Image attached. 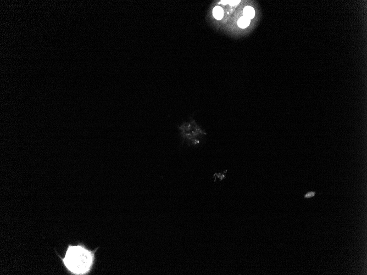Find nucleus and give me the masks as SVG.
Returning <instances> with one entry per match:
<instances>
[{"mask_svg":"<svg viewBox=\"0 0 367 275\" xmlns=\"http://www.w3.org/2000/svg\"><path fill=\"white\" fill-rule=\"evenodd\" d=\"M63 262L70 271L83 275L90 270L93 264V253L82 246H71L68 248Z\"/></svg>","mask_w":367,"mask_h":275,"instance_id":"1","label":"nucleus"},{"mask_svg":"<svg viewBox=\"0 0 367 275\" xmlns=\"http://www.w3.org/2000/svg\"><path fill=\"white\" fill-rule=\"evenodd\" d=\"M180 135L184 142L192 145H196L201 142V138L206 133L193 123L185 124L180 128Z\"/></svg>","mask_w":367,"mask_h":275,"instance_id":"2","label":"nucleus"},{"mask_svg":"<svg viewBox=\"0 0 367 275\" xmlns=\"http://www.w3.org/2000/svg\"><path fill=\"white\" fill-rule=\"evenodd\" d=\"M244 16L249 19V20L254 18L255 16V11L253 7L251 6H246L243 11Z\"/></svg>","mask_w":367,"mask_h":275,"instance_id":"3","label":"nucleus"},{"mask_svg":"<svg viewBox=\"0 0 367 275\" xmlns=\"http://www.w3.org/2000/svg\"><path fill=\"white\" fill-rule=\"evenodd\" d=\"M213 16L218 20H220L224 16V11L222 8L220 6L214 7L213 11Z\"/></svg>","mask_w":367,"mask_h":275,"instance_id":"4","label":"nucleus"},{"mask_svg":"<svg viewBox=\"0 0 367 275\" xmlns=\"http://www.w3.org/2000/svg\"><path fill=\"white\" fill-rule=\"evenodd\" d=\"M250 22H251V20H249V19L243 16L238 20V25L241 28L244 29V28H246L249 26Z\"/></svg>","mask_w":367,"mask_h":275,"instance_id":"5","label":"nucleus"},{"mask_svg":"<svg viewBox=\"0 0 367 275\" xmlns=\"http://www.w3.org/2000/svg\"><path fill=\"white\" fill-rule=\"evenodd\" d=\"M315 193L314 192H308V193H307V194H305L304 197L306 198H310V197H312L314 196L315 195Z\"/></svg>","mask_w":367,"mask_h":275,"instance_id":"6","label":"nucleus"}]
</instances>
